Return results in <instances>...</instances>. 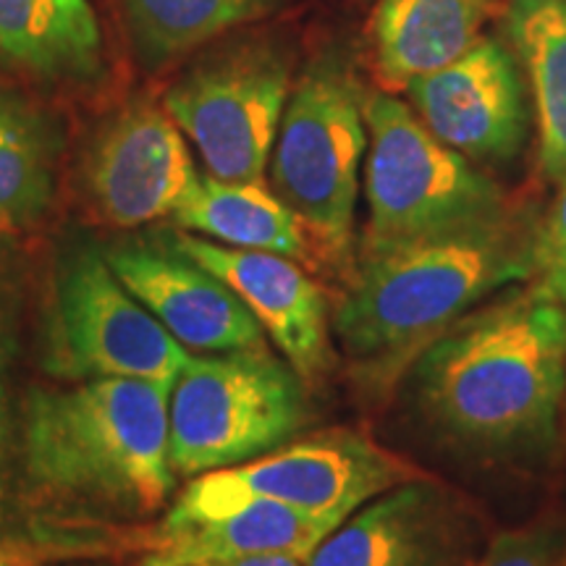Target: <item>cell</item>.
I'll list each match as a JSON object with an SVG mask.
<instances>
[{
    "mask_svg": "<svg viewBox=\"0 0 566 566\" xmlns=\"http://www.w3.org/2000/svg\"><path fill=\"white\" fill-rule=\"evenodd\" d=\"M171 386L95 378L34 388L24 405V472L42 501L111 520H145L168 504Z\"/></svg>",
    "mask_w": 566,
    "mask_h": 566,
    "instance_id": "obj_1",
    "label": "cell"
},
{
    "mask_svg": "<svg viewBox=\"0 0 566 566\" xmlns=\"http://www.w3.org/2000/svg\"><path fill=\"white\" fill-rule=\"evenodd\" d=\"M535 275V237L506 221L363 254L334 331L373 386H388L475 304Z\"/></svg>",
    "mask_w": 566,
    "mask_h": 566,
    "instance_id": "obj_2",
    "label": "cell"
},
{
    "mask_svg": "<svg viewBox=\"0 0 566 566\" xmlns=\"http://www.w3.org/2000/svg\"><path fill=\"white\" fill-rule=\"evenodd\" d=\"M415 380L424 415L459 441H543L566 394V307L527 292L462 317L420 354Z\"/></svg>",
    "mask_w": 566,
    "mask_h": 566,
    "instance_id": "obj_3",
    "label": "cell"
},
{
    "mask_svg": "<svg viewBox=\"0 0 566 566\" xmlns=\"http://www.w3.org/2000/svg\"><path fill=\"white\" fill-rule=\"evenodd\" d=\"M367 229L363 254L506 221L499 187L443 145L391 92L365 97Z\"/></svg>",
    "mask_w": 566,
    "mask_h": 566,
    "instance_id": "obj_4",
    "label": "cell"
},
{
    "mask_svg": "<svg viewBox=\"0 0 566 566\" xmlns=\"http://www.w3.org/2000/svg\"><path fill=\"white\" fill-rule=\"evenodd\" d=\"M367 153L365 95L338 55L310 63L289 95L273 142L271 181L334 263L352 254L359 166Z\"/></svg>",
    "mask_w": 566,
    "mask_h": 566,
    "instance_id": "obj_5",
    "label": "cell"
},
{
    "mask_svg": "<svg viewBox=\"0 0 566 566\" xmlns=\"http://www.w3.org/2000/svg\"><path fill=\"white\" fill-rule=\"evenodd\" d=\"M307 422L300 375L271 349L192 354L168 394V462L205 475L279 449Z\"/></svg>",
    "mask_w": 566,
    "mask_h": 566,
    "instance_id": "obj_6",
    "label": "cell"
},
{
    "mask_svg": "<svg viewBox=\"0 0 566 566\" xmlns=\"http://www.w3.org/2000/svg\"><path fill=\"white\" fill-rule=\"evenodd\" d=\"M42 338V367L66 384L139 378L174 386L192 357L92 244L59 260Z\"/></svg>",
    "mask_w": 566,
    "mask_h": 566,
    "instance_id": "obj_7",
    "label": "cell"
},
{
    "mask_svg": "<svg viewBox=\"0 0 566 566\" xmlns=\"http://www.w3.org/2000/svg\"><path fill=\"white\" fill-rule=\"evenodd\" d=\"M420 478H428L420 467L370 438L349 430H325L244 464L205 472L179 495L163 525H181L254 499L286 504L342 525L375 495Z\"/></svg>",
    "mask_w": 566,
    "mask_h": 566,
    "instance_id": "obj_8",
    "label": "cell"
},
{
    "mask_svg": "<svg viewBox=\"0 0 566 566\" xmlns=\"http://www.w3.org/2000/svg\"><path fill=\"white\" fill-rule=\"evenodd\" d=\"M289 95V55L271 42H254L189 69L163 103L210 176L263 181Z\"/></svg>",
    "mask_w": 566,
    "mask_h": 566,
    "instance_id": "obj_9",
    "label": "cell"
},
{
    "mask_svg": "<svg viewBox=\"0 0 566 566\" xmlns=\"http://www.w3.org/2000/svg\"><path fill=\"white\" fill-rule=\"evenodd\" d=\"M483 533L462 501L430 478L375 495L338 525L307 566H470Z\"/></svg>",
    "mask_w": 566,
    "mask_h": 566,
    "instance_id": "obj_10",
    "label": "cell"
},
{
    "mask_svg": "<svg viewBox=\"0 0 566 566\" xmlns=\"http://www.w3.org/2000/svg\"><path fill=\"white\" fill-rule=\"evenodd\" d=\"M417 118L451 150L480 163L509 160L527 137L525 82L514 53L478 40L441 71L405 90Z\"/></svg>",
    "mask_w": 566,
    "mask_h": 566,
    "instance_id": "obj_11",
    "label": "cell"
},
{
    "mask_svg": "<svg viewBox=\"0 0 566 566\" xmlns=\"http://www.w3.org/2000/svg\"><path fill=\"white\" fill-rule=\"evenodd\" d=\"M197 179L184 132L150 103L132 105L105 124L87 158L92 202L116 229L171 216Z\"/></svg>",
    "mask_w": 566,
    "mask_h": 566,
    "instance_id": "obj_12",
    "label": "cell"
},
{
    "mask_svg": "<svg viewBox=\"0 0 566 566\" xmlns=\"http://www.w3.org/2000/svg\"><path fill=\"white\" fill-rule=\"evenodd\" d=\"M111 271L184 349H263L265 331L226 283L176 247L122 242L103 252Z\"/></svg>",
    "mask_w": 566,
    "mask_h": 566,
    "instance_id": "obj_13",
    "label": "cell"
},
{
    "mask_svg": "<svg viewBox=\"0 0 566 566\" xmlns=\"http://www.w3.org/2000/svg\"><path fill=\"white\" fill-rule=\"evenodd\" d=\"M171 244L218 275L244 302L302 380H315L328 370V300L296 260L273 252L237 250L192 233H174Z\"/></svg>",
    "mask_w": 566,
    "mask_h": 566,
    "instance_id": "obj_14",
    "label": "cell"
},
{
    "mask_svg": "<svg viewBox=\"0 0 566 566\" xmlns=\"http://www.w3.org/2000/svg\"><path fill=\"white\" fill-rule=\"evenodd\" d=\"M491 0H378L370 17L373 69L384 92L407 90L478 42Z\"/></svg>",
    "mask_w": 566,
    "mask_h": 566,
    "instance_id": "obj_15",
    "label": "cell"
},
{
    "mask_svg": "<svg viewBox=\"0 0 566 566\" xmlns=\"http://www.w3.org/2000/svg\"><path fill=\"white\" fill-rule=\"evenodd\" d=\"M0 61L42 82H84L103 69L90 0H0Z\"/></svg>",
    "mask_w": 566,
    "mask_h": 566,
    "instance_id": "obj_16",
    "label": "cell"
},
{
    "mask_svg": "<svg viewBox=\"0 0 566 566\" xmlns=\"http://www.w3.org/2000/svg\"><path fill=\"white\" fill-rule=\"evenodd\" d=\"M336 527L338 522L323 516L254 499L181 525H160V535L163 551L202 564L260 554H286L307 562Z\"/></svg>",
    "mask_w": 566,
    "mask_h": 566,
    "instance_id": "obj_17",
    "label": "cell"
},
{
    "mask_svg": "<svg viewBox=\"0 0 566 566\" xmlns=\"http://www.w3.org/2000/svg\"><path fill=\"white\" fill-rule=\"evenodd\" d=\"M171 218L184 231L237 250L273 252L292 260H304L310 252L307 229L263 181L200 176Z\"/></svg>",
    "mask_w": 566,
    "mask_h": 566,
    "instance_id": "obj_18",
    "label": "cell"
},
{
    "mask_svg": "<svg viewBox=\"0 0 566 566\" xmlns=\"http://www.w3.org/2000/svg\"><path fill=\"white\" fill-rule=\"evenodd\" d=\"M506 32L525 61L541 126V168L566 179V0H509Z\"/></svg>",
    "mask_w": 566,
    "mask_h": 566,
    "instance_id": "obj_19",
    "label": "cell"
},
{
    "mask_svg": "<svg viewBox=\"0 0 566 566\" xmlns=\"http://www.w3.org/2000/svg\"><path fill=\"white\" fill-rule=\"evenodd\" d=\"M59 134L48 116L0 87V231H24L53 200Z\"/></svg>",
    "mask_w": 566,
    "mask_h": 566,
    "instance_id": "obj_20",
    "label": "cell"
},
{
    "mask_svg": "<svg viewBox=\"0 0 566 566\" xmlns=\"http://www.w3.org/2000/svg\"><path fill=\"white\" fill-rule=\"evenodd\" d=\"M283 0H122L134 51L145 66L195 51L231 27L260 19Z\"/></svg>",
    "mask_w": 566,
    "mask_h": 566,
    "instance_id": "obj_21",
    "label": "cell"
},
{
    "mask_svg": "<svg viewBox=\"0 0 566 566\" xmlns=\"http://www.w3.org/2000/svg\"><path fill=\"white\" fill-rule=\"evenodd\" d=\"M470 566H566V533L535 525L495 535Z\"/></svg>",
    "mask_w": 566,
    "mask_h": 566,
    "instance_id": "obj_22",
    "label": "cell"
},
{
    "mask_svg": "<svg viewBox=\"0 0 566 566\" xmlns=\"http://www.w3.org/2000/svg\"><path fill=\"white\" fill-rule=\"evenodd\" d=\"M566 258V179L546 226L535 237V273Z\"/></svg>",
    "mask_w": 566,
    "mask_h": 566,
    "instance_id": "obj_23",
    "label": "cell"
},
{
    "mask_svg": "<svg viewBox=\"0 0 566 566\" xmlns=\"http://www.w3.org/2000/svg\"><path fill=\"white\" fill-rule=\"evenodd\" d=\"M535 279L537 281L530 286V292L541 296V300L556 302L566 307V258L558 260L554 265L541 268V271L535 273Z\"/></svg>",
    "mask_w": 566,
    "mask_h": 566,
    "instance_id": "obj_24",
    "label": "cell"
},
{
    "mask_svg": "<svg viewBox=\"0 0 566 566\" xmlns=\"http://www.w3.org/2000/svg\"><path fill=\"white\" fill-rule=\"evenodd\" d=\"M208 566H307L302 558L286 554H260V556H239L229 562H210Z\"/></svg>",
    "mask_w": 566,
    "mask_h": 566,
    "instance_id": "obj_25",
    "label": "cell"
},
{
    "mask_svg": "<svg viewBox=\"0 0 566 566\" xmlns=\"http://www.w3.org/2000/svg\"><path fill=\"white\" fill-rule=\"evenodd\" d=\"M139 566H208V564L192 562V558H184V556H176V554H171V551H160V554L147 556Z\"/></svg>",
    "mask_w": 566,
    "mask_h": 566,
    "instance_id": "obj_26",
    "label": "cell"
},
{
    "mask_svg": "<svg viewBox=\"0 0 566 566\" xmlns=\"http://www.w3.org/2000/svg\"><path fill=\"white\" fill-rule=\"evenodd\" d=\"M3 446H6V401H3V391H0V459H3Z\"/></svg>",
    "mask_w": 566,
    "mask_h": 566,
    "instance_id": "obj_27",
    "label": "cell"
},
{
    "mask_svg": "<svg viewBox=\"0 0 566 566\" xmlns=\"http://www.w3.org/2000/svg\"><path fill=\"white\" fill-rule=\"evenodd\" d=\"M69 566H113V564H97V562H92V564H69Z\"/></svg>",
    "mask_w": 566,
    "mask_h": 566,
    "instance_id": "obj_28",
    "label": "cell"
},
{
    "mask_svg": "<svg viewBox=\"0 0 566 566\" xmlns=\"http://www.w3.org/2000/svg\"><path fill=\"white\" fill-rule=\"evenodd\" d=\"M0 566H9V564H6V562H3V558H0Z\"/></svg>",
    "mask_w": 566,
    "mask_h": 566,
    "instance_id": "obj_29",
    "label": "cell"
}]
</instances>
